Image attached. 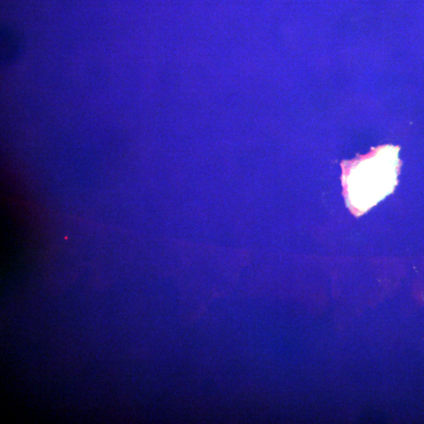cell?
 <instances>
[{"mask_svg":"<svg viewBox=\"0 0 424 424\" xmlns=\"http://www.w3.org/2000/svg\"><path fill=\"white\" fill-rule=\"evenodd\" d=\"M397 164V150L392 146L353 162L344 180L352 208L364 212L389 194L396 184Z\"/></svg>","mask_w":424,"mask_h":424,"instance_id":"cell-1","label":"cell"},{"mask_svg":"<svg viewBox=\"0 0 424 424\" xmlns=\"http://www.w3.org/2000/svg\"><path fill=\"white\" fill-rule=\"evenodd\" d=\"M0 59L3 67L13 65L22 54L23 40L22 36L14 30L3 28L0 34Z\"/></svg>","mask_w":424,"mask_h":424,"instance_id":"cell-2","label":"cell"}]
</instances>
